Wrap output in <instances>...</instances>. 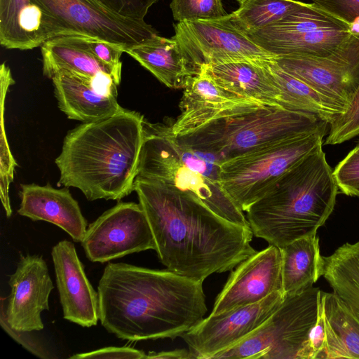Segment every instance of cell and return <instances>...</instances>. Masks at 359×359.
Returning <instances> with one entry per match:
<instances>
[{
    "instance_id": "cell-1",
    "label": "cell",
    "mask_w": 359,
    "mask_h": 359,
    "mask_svg": "<svg viewBox=\"0 0 359 359\" xmlns=\"http://www.w3.org/2000/svg\"><path fill=\"white\" fill-rule=\"evenodd\" d=\"M134 191L167 269L203 282L213 273L232 270L256 252L250 245V228L219 217L196 196L140 177Z\"/></svg>"
},
{
    "instance_id": "cell-2",
    "label": "cell",
    "mask_w": 359,
    "mask_h": 359,
    "mask_svg": "<svg viewBox=\"0 0 359 359\" xmlns=\"http://www.w3.org/2000/svg\"><path fill=\"white\" fill-rule=\"evenodd\" d=\"M99 320L128 341L175 339L208 311L203 281L126 263H109L100 279Z\"/></svg>"
},
{
    "instance_id": "cell-3",
    "label": "cell",
    "mask_w": 359,
    "mask_h": 359,
    "mask_svg": "<svg viewBox=\"0 0 359 359\" xmlns=\"http://www.w3.org/2000/svg\"><path fill=\"white\" fill-rule=\"evenodd\" d=\"M144 116L118 112L69 131L55 163L57 187H75L90 201L120 200L134 191L144 137Z\"/></svg>"
},
{
    "instance_id": "cell-4",
    "label": "cell",
    "mask_w": 359,
    "mask_h": 359,
    "mask_svg": "<svg viewBox=\"0 0 359 359\" xmlns=\"http://www.w3.org/2000/svg\"><path fill=\"white\" fill-rule=\"evenodd\" d=\"M339 189L322 147L288 170L246 211L254 236L281 248L316 234L330 216Z\"/></svg>"
},
{
    "instance_id": "cell-5",
    "label": "cell",
    "mask_w": 359,
    "mask_h": 359,
    "mask_svg": "<svg viewBox=\"0 0 359 359\" xmlns=\"http://www.w3.org/2000/svg\"><path fill=\"white\" fill-rule=\"evenodd\" d=\"M328 126L311 114L262 105L174 137L180 143L213 155L221 163L277 140L329 130Z\"/></svg>"
},
{
    "instance_id": "cell-6",
    "label": "cell",
    "mask_w": 359,
    "mask_h": 359,
    "mask_svg": "<svg viewBox=\"0 0 359 359\" xmlns=\"http://www.w3.org/2000/svg\"><path fill=\"white\" fill-rule=\"evenodd\" d=\"M137 177L161 182L189 193L219 217L250 228L243 211L221 183L194 170L182 161L170 126L152 124L144 121Z\"/></svg>"
},
{
    "instance_id": "cell-7",
    "label": "cell",
    "mask_w": 359,
    "mask_h": 359,
    "mask_svg": "<svg viewBox=\"0 0 359 359\" xmlns=\"http://www.w3.org/2000/svg\"><path fill=\"white\" fill-rule=\"evenodd\" d=\"M328 130L277 140L222 162V187L246 212L288 170L322 147Z\"/></svg>"
},
{
    "instance_id": "cell-8",
    "label": "cell",
    "mask_w": 359,
    "mask_h": 359,
    "mask_svg": "<svg viewBox=\"0 0 359 359\" xmlns=\"http://www.w3.org/2000/svg\"><path fill=\"white\" fill-rule=\"evenodd\" d=\"M320 292L312 286L285 294L281 304L260 327L212 359H298L317 320Z\"/></svg>"
},
{
    "instance_id": "cell-9",
    "label": "cell",
    "mask_w": 359,
    "mask_h": 359,
    "mask_svg": "<svg viewBox=\"0 0 359 359\" xmlns=\"http://www.w3.org/2000/svg\"><path fill=\"white\" fill-rule=\"evenodd\" d=\"M351 27L315 4L302 2L281 20L262 29L244 32L275 56L327 57L353 34Z\"/></svg>"
},
{
    "instance_id": "cell-10",
    "label": "cell",
    "mask_w": 359,
    "mask_h": 359,
    "mask_svg": "<svg viewBox=\"0 0 359 359\" xmlns=\"http://www.w3.org/2000/svg\"><path fill=\"white\" fill-rule=\"evenodd\" d=\"M172 38L198 73L203 66L248 60L264 62L275 55L256 44L231 20V14L217 20L182 21Z\"/></svg>"
},
{
    "instance_id": "cell-11",
    "label": "cell",
    "mask_w": 359,
    "mask_h": 359,
    "mask_svg": "<svg viewBox=\"0 0 359 359\" xmlns=\"http://www.w3.org/2000/svg\"><path fill=\"white\" fill-rule=\"evenodd\" d=\"M81 245L87 258L104 263L135 252L156 250L154 237L140 203L120 202L86 229Z\"/></svg>"
},
{
    "instance_id": "cell-12",
    "label": "cell",
    "mask_w": 359,
    "mask_h": 359,
    "mask_svg": "<svg viewBox=\"0 0 359 359\" xmlns=\"http://www.w3.org/2000/svg\"><path fill=\"white\" fill-rule=\"evenodd\" d=\"M285 71L329 97L345 110L359 86V32L327 57L275 56Z\"/></svg>"
},
{
    "instance_id": "cell-13",
    "label": "cell",
    "mask_w": 359,
    "mask_h": 359,
    "mask_svg": "<svg viewBox=\"0 0 359 359\" xmlns=\"http://www.w3.org/2000/svg\"><path fill=\"white\" fill-rule=\"evenodd\" d=\"M39 1L73 34L104 40L122 46L126 51L158 34L144 20L121 17L95 0Z\"/></svg>"
},
{
    "instance_id": "cell-14",
    "label": "cell",
    "mask_w": 359,
    "mask_h": 359,
    "mask_svg": "<svg viewBox=\"0 0 359 359\" xmlns=\"http://www.w3.org/2000/svg\"><path fill=\"white\" fill-rule=\"evenodd\" d=\"M283 291L263 300L227 312L210 315L180 337L194 358L212 359L233 346L260 327L284 299Z\"/></svg>"
},
{
    "instance_id": "cell-15",
    "label": "cell",
    "mask_w": 359,
    "mask_h": 359,
    "mask_svg": "<svg viewBox=\"0 0 359 359\" xmlns=\"http://www.w3.org/2000/svg\"><path fill=\"white\" fill-rule=\"evenodd\" d=\"M8 284L11 292L7 298H1V303L9 325L18 331L41 330V314L49 310L48 298L54 288L43 257L22 256Z\"/></svg>"
},
{
    "instance_id": "cell-16",
    "label": "cell",
    "mask_w": 359,
    "mask_h": 359,
    "mask_svg": "<svg viewBox=\"0 0 359 359\" xmlns=\"http://www.w3.org/2000/svg\"><path fill=\"white\" fill-rule=\"evenodd\" d=\"M262 105L266 104L245 99L222 87L203 66L184 88L179 104L180 114L170 126V132L178 137L210 121Z\"/></svg>"
},
{
    "instance_id": "cell-17",
    "label": "cell",
    "mask_w": 359,
    "mask_h": 359,
    "mask_svg": "<svg viewBox=\"0 0 359 359\" xmlns=\"http://www.w3.org/2000/svg\"><path fill=\"white\" fill-rule=\"evenodd\" d=\"M283 291L280 249L269 245L236 266L217 295L210 315L259 302Z\"/></svg>"
},
{
    "instance_id": "cell-18",
    "label": "cell",
    "mask_w": 359,
    "mask_h": 359,
    "mask_svg": "<svg viewBox=\"0 0 359 359\" xmlns=\"http://www.w3.org/2000/svg\"><path fill=\"white\" fill-rule=\"evenodd\" d=\"M50 79L58 107L70 119L94 122L122 108L117 102L118 85L109 75L89 77L61 70Z\"/></svg>"
},
{
    "instance_id": "cell-19",
    "label": "cell",
    "mask_w": 359,
    "mask_h": 359,
    "mask_svg": "<svg viewBox=\"0 0 359 359\" xmlns=\"http://www.w3.org/2000/svg\"><path fill=\"white\" fill-rule=\"evenodd\" d=\"M63 318L83 327L99 320V296L88 280L74 245L67 240L51 250Z\"/></svg>"
},
{
    "instance_id": "cell-20",
    "label": "cell",
    "mask_w": 359,
    "mask_h": 359,
    "mask_svg": "<svg viewBox=\"0 0 359 359\" xmlns=\"http://www.w3.org/2000/svg\"><path fill=\"white\" fill-rule=\"evenodd\" d=\"M74 35L39 0H0V43L32 50L57 36Z\"/></svg>"
},
{
    "instance_id": "cell-21",
    "label": "cell",
    "mask_w": 359,
    "mask_h": 359,
    "mask_svg": "<svg viewBox=\"0 0 359 359\" xmlns=\"http://www.w3.org/2000/svg\"><path fill=\"white\" fill-rule=\"evenodd\" d=\"M20 187L19 215L32 221L50 222L64 230L75 242L82 241L87 221L68 187L57 189L50 184H23Z\"/></svg>"
},
{
    "instance_id": "cell-22",
    "label": "cell",
    "mask_w": 359,
    "mask_h": 359,
    "mask_svg": "<svg viewBox=\"0 0 359 359\" xmlns=\"http://www.w3.org/2000/svg\"><path fill=\"white\" fill-rule=\"evenodd\" d=\"M267 62L242 60L205 67L226 90L262 104L280 106V91L266 68Z\"/></svg>"
},
{
    "instance_id": "cell-23",
    "label": "cell",
    "mask_w": 359,
    "mask_h": 359,
    "mask_svg": "<svg viewBox=\"0 0 359 359\" xmlns=\"http://www.w3.org/2000/svg\"><path fill=\"white\" fill-rule=\"evenodd\" d=\"M43 73L51 79L66 70L89 77L111 76L118 86L121 75L100 61L88 48L86 36L64 35L52 39L41 46Z\"/></svg>"
},
{
    "instance_id": "cell-24",
    "label": "cell",
    "mask_w": 359,
    "mask_h": 359,
    "mask_svg": "<svg viewBox=\"0 0 359 359\" xmlns=\"http://www.w3.org/2000/svg\"><path fill=\"white\" fill-rule=\"evenodd\" d=\"M126 53L170 88H184L197 74L172 37L157 34Z\"/></svg>"
},
{
    "instance_id": "cell-25",
    "label": "cell",
    "mask_w": 359,
    "mask_h": 359,
    "mask_svg": "<svg viewBox=\"0 0 359 359\" xmlns=\"http://www.w3.org/2000/svg\"><path fill=\"white\" fill-rule=\"evenodd\" d=\"M325 341L323 359H359V319L334 292L321 291Z\"/></svg>"
},
{
    "instance_id": "cell-26",
    "label": "cell",
    "mask_w": 359,
    "mask_h": 359,
    "mask_svg": "<svg viewBox=\"0 0 359 359\" xmlns=\"http://www.w3.org/2000/svg\"><path fill=\"white\" fill-rule=\"evenodd\" d=\"M265 66L280 91L281 107L313 114L329 125L345 111L329 97L285 71L274 60Z\"/></svg>"
},
{
    "instance_id": "cell-27",
    "label": "cell",
    "mask_w": 359,
    "mask_h": 359,
    "mask_svg": "<svg viewBox=\"0 0 359 359\" xmlns=\"http://www.w3.org/2000/svg\"><path fill=\"white\" fill-rule=\"evenodd\" d=\"M280 249L285 294L311 287L323 276L324 259L316 234L298 238Z\"/></svg>"
},
{
    "instance_id": "cell-28",
    "label": "cell",
    "mask_w": 359,
    "mask_h": 359,
    "mask_svg": "<svg viewBox=\"0 0 359 359\" xmlns=\"http://www.w3.org/2000/svg\"><path fill=\"white\" fill-rule=\"evenodd\" d=\"M323 259V276L359 319V241L346 243Z\"/></svg>"
},
{
    "instance_id": "cell-29",
    "label": "cell",
    "mask_w": 359,
    "mask_h": 359,
    "mask_svg": "<svg viewBox=\"0 0 359 359\" xmlns=\"http://www.w3.org/2000/svg\"><path fill=\"white\" fill-rule=\"evenodd\" d=\"M239 7L231 13V20L243 32L262 29L294 11L297 0H238Z\"/></svg>"
},
{
    "instance_id": "cell-30",
    "label": "cell",
    "mask_w": 359,
    "mask_h": 359,
    "mask_svg": "<svg viewBox=\"0 0 359 359\" xmlns=\"http://www.w3.org/2000/svg\"><path fill=\"white\" fill-rule=\"evenodd\" d=\"M170 8L177 22L217 20L228 15L222 0H172Z\"/></svg>"
},
{
    "instance_id": "cell-31",
    "label": "cell",
    "mask_w": 359,
    "mask_h": 359,
    "mask_svg": "<svg viewBox=\"0 0 359 359\" xmlns=\"http://www.w3.org/2000/svg\"><path fill=\"white\" fill-rule=\"evenodd\" d=\"M325 144H339L359 135V86L346 110L329 125Z\"/></svg>"
},
{
    "instance_id": "cell-32",
    "label": "cell",
    "mask_w": 359,
    "mask_h": 359,
    "mask_svg": "<svg viewBox=\"0 0 359 359\" xmlns=\"http://www.w3.org/2000/svg\"><path fill=\"white\" fill-rule=\"evenodd\" d=\"M333 175L339 192L359 198V154L351 151L335 166Z\"/></svg>"
},
{
    "instance_id": "cell-33",
    "label": "cell",
    "mask_w": 359,
    "mask_h": 359,
    "mask_svg": "<svg viewBox=\"0 0 359 359\" xmlns=\"http://www.w3.org/2000/svg\"><path fill=\"white\" fill-rule=\"evenodd\" d=\"M0 325L3 330L18 344L32 355L41 359H55L44 344L32 332L18 331L13 329L7 322L3 304L0 306Z\"/></svg>"
},
{
    "instance_id": "cell-34",
    "label": "cell",
    "mask_w": 359,
    "mask_h": 359,
    "mask_svg": "<svg viewBox=\"0 0 359 359\" xmlns=\"http://www.w3.org/2000/svg\"><path fill=\"white\" fill-rule=\"evenodd\" d=\"M312 3L359 32V0H311Z\"/></svg>"
},
{
    "instance_id": "cell-35",
    "label": "cell",
    "mask_w": 359,
    "mask_h": 359,
    "mask_svg": "<svg viewBox=\"0 0 359 359\" xmlns=\"http://www.w3.org/2000/svg\"><path fill=\"white\" fill-rule=\"evenodd\" d=\"M325 341V320L320 294L317 320L310 330L307 340L298 354V359L321 358Z\"/></svg>"
},
{
    "instance_id": "cell-36",
    "label": "cell",
    "mask_w": 359,
    "mask_h": 359,
    "mask_svg": "<svg viewBox=\"0 0 359 359\" xmlns=\"http://www.w3.org/2000/svg\"><path fill=\"white\" fill-rule=\"evenodd\" d=\"M88 50L102 63L121 74L122 62L120 60L125 49L118 45L99 39L86 36Z\"/></svg>"
},
{
    "instance_id": "cell-37",
    "label": "cell",
    "mask_w": 359,
    "mask_h": 359,
    "mask_svg": "<svg viewBox=\"0 0 359 359\" xmlns=\"http://www.w3.org/2000/svg\"><path fill=\"white\" fill-rule=\"evenodd\" d=\"M114 13L126 18L144 20L158 0H95Z\"/></svg>"
},
{
    "instance_id": "cell-38",
    "label": "cell",
    "mask_w": 359,
    "mask_h": 359,
    "mask_svg": "<svg viewBox=\"0 0 359 359\" xmlns=\"http://www.w3.org/2000/svg\"><path fill=\"white\" fill-rule=\"evenodd\" d=\"M71 359L88 358H126L145 359L147 355L142 351L130 347L108 346L101 348L90 352L76 353L69 357Z\"/></svg>"
},
{
    "instance_id": "cell-39",
    "label": "cell",
    "mask_w": 359,
    "mask_h": 359,
    "mask_svg": "<svg viewBox=\"0 0 359 359\" xmlns=\"http://www.w3.org/2000/svg\"><path fill=\"white\" fill-rule=\"evenodd\" d=\"M147 358L149 359H193L194 356L187 348L175 349L168 351H161L158 353H151L147 355Z\"/></svg>"
},
{
    "instance_id": "cell-40",
    "label": "cell",
    "mask_w": 359,
    "mask_h": 359,
    "mask_svg": "<svg viewBox=\"0 0 359 359\" xmlns=\"http://www.w3.org/2000/svg\"><path fill=\"white\" fill-rule=\"evenodd\" d=\"M351 151L354 153L359 154V142Z\"/></svg>"
}]
</instances>
